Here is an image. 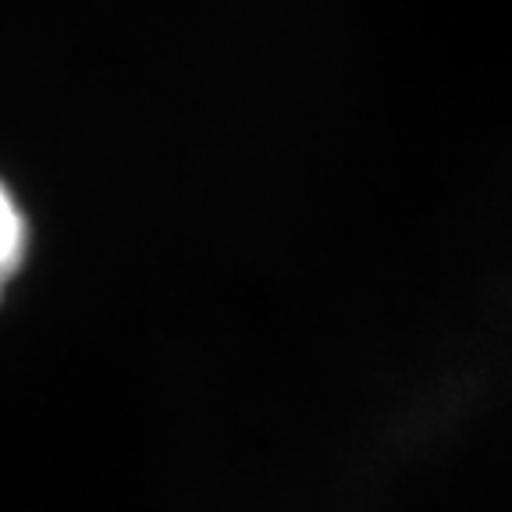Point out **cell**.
<instances>
[{"mask_svg":"<svg viewBox=\"0 0 512 512\" xmlns=\"http://www.w3.org/2000/svg\"><path fill=\"white\" fill-rule=\"evenodd\" d=\"M22 249H25V221L18 214L15 200L0 185V288L8 285L15 267L22 264Z\"/></svg>","mask_w":512,"mask_h":512,"instance_id":"cell-1","label":"cell"}]
</instances>
